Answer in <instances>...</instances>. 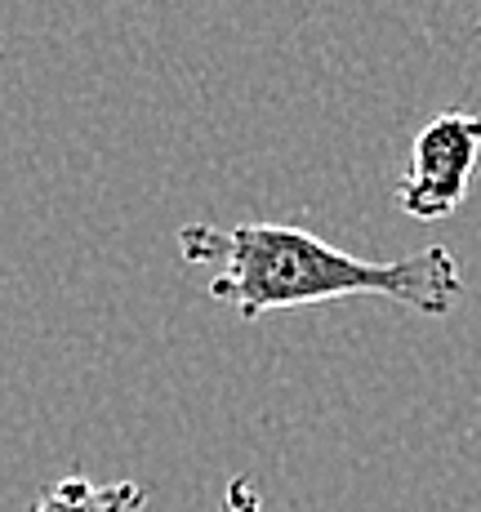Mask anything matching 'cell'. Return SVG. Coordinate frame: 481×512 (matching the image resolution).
I'll return each mask as SVG.
<instances>
[{
    "instance_id": "1",
    "label": "cell",
    "mask_w": 481,
    "mask_h": 512,
    "mask_svg": "<svg viewBox=\"0 0 481 512\" xmlns=\"http://www.w3.org/2000/svg\"><path fill=\"white\" fill-rule=\"evenodd\" d=\"M179 254L192 268H214L205 294L245 321L339 299H384L446 317L464 294V272L446 245H428L406 259H357L290 223H183Z\"/></svg>"
},
{
    "instance_id": "4",
    "label": "cell",
    "mask_w": 481,
    "mask_h": 512,
    "mask_svg": "<svg viewBox=\"0 0 481 512\" xmlns=\"http://www.w3.org/2000/svg\"><path fill=\"white\" fill-rule=\"evenodd\" d=\"M223 512H263V499L250 477H232L223 490Z\"/></svg>"
},
{
    "instance_id": "2",
    "label": "cell",
    "mask_w": 481,
    "mask_h": 512,
    "mask_svg": "<svg viewBox=\"0 0 481 512\" xmlns=\"http://www.w3.org/2000/svg\"><path fill=\"white\" fill-rule=\"evenodd\" d=\"M481 161V116L437 112L410 143V170L397 183V205L410 219H450L464 205Z\"/></svg>"
},
{
    "instance_id": "3",
    "label": "cell",
    "mask_w": 481,
    "mask_h": 512,
    "mask_svg": "<svg viewBox=\"0 0 481 512\" xmlns=\"http://www.w3.org/2000/svg\"><path fill=\"white\" fill-rule=\"evenodd\" d=\"M143 504H147V490L139 481L63 477V481H54L27 512H139Z\"/></svg>"
}]
</instances>
